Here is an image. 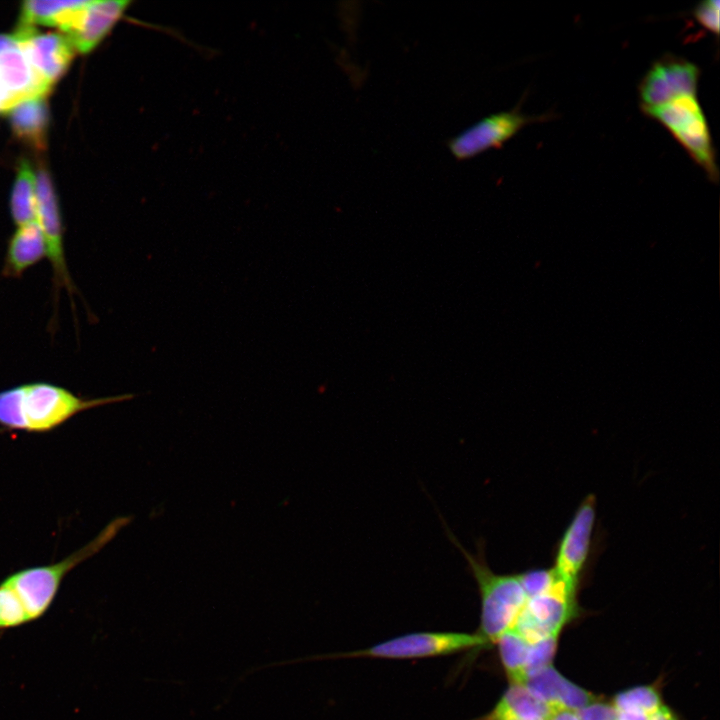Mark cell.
Segmentation results:
<instances>
[{
    "instance_id": "52a82bcc",
    "label": "cell",
    "mask_w": 720,
    "mask_h": 720,
    "mask_svg": "<svg viewBox=\"0 0 720 720\" xmlns=\"http://www.w3.org/2000/svg\"><path fill=\"white\" fill-rule=\"evenodd\" d=\"M36 213V221L44 236L47 258L52 268L55 298L61 289H65L72 297L76 289L65 256L60 207L50 176L44 169L36 173Z\"/></svg>"
},
{
    "instance_id": "7a4b0ae2",
    "label": "cell",
    "mask_w": 720,
    "mask_h": 720,
    "mask_svg": "<svg viewBox=\"0 0 720 720\" xmlns=\"http://www.w3.org/2000/svg\"><path fill=\"white\" fill-rule=\"evenodd\" d=\"M132 394L84 398L45 381L23 383L0 391V427L47 433L86 410L133 398Z\"/></svg>"
},
{
    "instance_id": "d4e9b609",
    "label": "cell",
    "mask_w": 720,
    "mask_h": 720,
    "mask_svg": "<svg viewBox=\"0 0 720 720\" xmlns=\"http://www.w3.org/2000/svg\"><path fill=\"white\" fill-rule=\"evenodd\" d=\"M546 720H580L576 711L567 708H552Z\"/></svg>"
},
{
    "instance_id": "cb8c5ba5",
    "label": "cell",
    "mask_w": 720,
    "mask_h": 720,
    "mask_svg": "<svg viewBox=\"0 0 720 720\" xmlns=\"http://www.w3.org/2000/svg\"><path fill=\"white\" fill-rule=\"evenodd\" d=\"M576 712L580 720H617V711L613 704L599 698Z\"/></svg>"
},
{
    "instance_id": "2e32d148",
    "label": "cell",
    "mask_w": 720,
    "mask_h": 720,
    "mask_svg": "<svg viewBox=\"0 0 720 720\" xmlns=\"http://www.w3.org/2000/svg\"><path fill=\"white\" fill-rule=\"evenodd\" d=\"M550 711V707L534 696L524 684H510L495 707L475 720L547 719Z\"/></svg>"
},
{
    "instance_id": "ba28073f",
    "label": "cell",
    "mask_w": 720,
    "mask_h": 720,
    "mask_svg": "<svg viewBox=\"0 0 720 720\" xmlns=\"http://www.w3.org/2000/svg\"><path fill=\"white\" fill-rule=\"evenodd\" d=\"M595 521L596 497L589 494L578 505L557 544L552 569L576 588L590 558Z\"/></svg>"
},
{
    "instance_id": "484cf974",
    "label": "cell",
    "mask_w": 720,
    "mask_h": 720,
    "mask_svg": "<svg viewBox=\"0 0 720 720\" xmlns=\"http://www.w3.org/2000/svg\"><path fill=\"white\" fill-rule=\"evenodd\" d=\"M650 720H680V718L669 707L663 705L651 716Z\"/></svg>"
},
{
    "instance_id": "6da1fadb",
    "label": "cell",
    "mask_w": 720,
    "mask_h": 720,
    "mask_svg": "<svg viewBox=\"0 0 720 720\" xmlns=\"http://www.w3.org/2000/svg\"><path fill=\"white\" fill-rule=\"evenodd\" d=\"M111 521L90 542L65 558L46 565L24 568L0 581V634L43 617L53 604L65 577L97 554L129 522Z\"/></svg>"
},
{
    "instance_id": "30bf717a",
    "label": "cell",
    "mask_w": 720,
    "mask_h": 720,
    "mask_svg": "<svg viewBox=\"0 0 720 720\" xmlns=\"http://www.w3.org/2000/svg\"><path fill=\"white\" fill-rule=\"evenodd\" d=\"M700 71L694 63L664 56L647 71L639 85L642 109L655 107L682 96L696 95Z\"/></svg>"
},
{
    "instance_id": "5b68a950",
    "label": "cell",
    "mask_w": 720,
    "mask_h": 720,
    "mask_svg": "<svg viewBox=\"0 0 720 720\" xmlns=\"http://www.w3.org/2000/svg\"><path fill=\"white\" fill-rule=\"evenodd\" d=\"M642 110L670 131L712 181L718 180L711 135L695 95L682 96Z\"/></svg>"
},
{
    "instance_id": "d6986e66",
    "label": "cell",
    "mask_w": 720,
    "mask_h": 720,
    "mask_svg": "<svg viewBox=\"0 0 720 720\" xmlns=\"http://www.w3.org/2000/svg\"><path fill=\"white\" fill-rule=\"evenodd\" d=\"M495 644L510 683L524 684L530 644L513 629L499 637Z\"/></svg>"
},
{
    "instance_id": "9a60e30c",
    "label": "cell",
    "mask_w": 720,
    "mask_h": 720,
    "mask_svg": "<svg viewBox=\"0 0 720 720\" xmlns=\"http://www.w3.org/2000/svg\"><path fill=\"white\" fill-rule=\"evenodd\" d=\"M45 257L46 244L37 221L18 226L8 239L1 274L6 278H20Z\"/></svg>"
},
{
    "instance_id": "4fadbf2b",
    "label": "cell",
    "mask_w": 720,
    "mask_h": 720,
    "mask_svg": "<svg viewBox=\"0 0 720 720\" xmlns=\"http://www.w3.org/2000/svg\"><path fill=\"white\" fill-rule=\"evenodd\" d=\"M51 87L17 44L0 54V113L25 100L44 98Z\"/></svg>"
},
{
    "instance_id": "e0dca14e",
    "label": "cell",
    "mask_w": 720,
    "mask_h": 720,
    "mask_svg": "<svg viewBox=\"0 0 720 720\" xmlns=\"http://www.w3.org/2000/svg\"><path fill=\"white\" fill-rule=\"evenodd\" d=\"M7 113L17 136L39 149L45 145L48 111L44 98L25 100Z\"/></svg>"
},
{
    "instance_id": "603a6c76",
    "label": "cell",
    "mask_w": 720,
    "mask_h": 720,
    "mask_svg": "<svg viewBox=\"0 0 720 720\" xmlns=\"http://www.w3.org/2000/svg\"><path fill=\"white\" fill-rule=\"evenodd\" d=\"M719 4V0H707L694 10L698 23L715 34L719 32Z\"/></svg>"
},
{
    "instance_id": "7c38bea8",
    "label": "cell",
    "mask_w": 720,
    "mask_h": 720,
    "mask_svg": "<svg viewBox=\"0 0 720 720\" xmlns=\"http://www.w3.org/2000/svg\"><path fill=\"white\" fill-rule=\"evenodd\" d=\"M130 3L129 0L84 1L63 33L75 51L90 52L111 31Z\"/></svg>"
},
{
    "instance_id": "4316f807",
    "label": "cell",
    "mask_w": 720,
    "mask_h": 720,
    "mask_svg": "<svg viewBox=\"0 0 720 720\" xmlns=\"http://www.w3.org/2000/svg\"><path fill=\"white\" fill-rule=\"evenodd\" d=\"M16 44H17V42H16L13 34L12 35L0 34V54L3 51L11 48L12 46H14Z\"/></svg>"
},
{
    "instance_id": "ac0fdd59",
    "label": "cell",
    "mask_w": 720,
    "mask_h": 720,
    "mask_svg": "<svg viewBox=\"0 0 720 720\" xmlns=\"http://www.w3.org/2000/svg\"><path fill=\"white\" fill-rule=\"evenodd\" d=\"M10 213L17 227L37 220L36 174L26 161L18 167L10 198Z\"/></svg>"
},
{
    "instance_id": "8fae6325",
    "label": "cell",
    "mask_w": 720,
    "mask_h": 720,
    "mask_svg": "<svg viewBox=\"0 0 720 720\" xmlns=\"http://www.w3.org/2000/svg\"><path fill=\"white\" fill-rule=\"evenodd\" d=\"M13 36L36 72L51 86L66 71L75 52L64 34L18 26Z\"/></svg>"
},
{
    "instance_id": "9c48e42d",
    "label": "cell",
    "mask_w": 720,
    "mask_h": 720,
    "mask_svg": "<svg viewBox=\"0 0 720 720\" xmlns=\"http://www.w3.org/2000/svg\"><path fill=\"white\" fill-rule=\"evenodd\" d=\"M517 108L486 116L446 141L457 161L474 158L485 151L501 147L524 126L535 121Z\"/></svg>"
},
{
    "instance_id": "ffe728a7",
    "label": "cell",
    "mask_w": 720,
    "mask_h": 720,
    "mask_svg": "<svg viewBox=\"0 0 720 720\" xmlns=\"http://www.w3.org/2000/svg\"><path fill=\"white\" fill-rule=\"evenodd\" d=\"M81 1H25L22 4L19 27L34 25L62 27L69 12Z\"/></svg>"
},
{
    "instance_id": "44dd1931",
    "label": "cell",
    "mask_w": 720,
    "mask_h": 720,
    "mask_svg": "<svg viewBox=\"0 0 720 720\" xmlns=\"http://www.w3.org/2000/svg\"><path fill=\"white\" fill-rule=\"evenodd\" d=\"M616 711H636L652 716L664 704L656 684L642 685L623 690L611 702Z\"/></svg>"
},
{
    "instance_id": "5bb4252c",
    "label": "cell",
    "mask_w": 720,
    "mask_h": 720,
    "mask_svg": "<svg viewBox=\"0 0 720 720\" xmlns=\"http://www.w3.org/2000/svg\"><path fill=\"white\" fill-rule=\"evenodd\" d=\"M524 685L550 709L562 707L578 711L598 698L562 676L552 665L529 676Z\"/></svg>"
},
{
    "instance_id": "7402d4cb",
    "label": "cell",
    "mask_w": 720,
    "mask_h": 720,
    "mask_svg": "<svg viewBox=\"0 0 720 720\" xmlns=\"http://www.w3.org/2000/svg\"><path fill=\"white\" fill-rule=\"evenodd\" d=\"M557 643L558 637H549L530 644L526 664V679L552 664Z\"/></svg>"
},
{
    "instance_id": "83f0119b",
    "label": "cell",
    "mask_w": 720,
    "mask_h": 720,
    "mask_svg": "<svg viewBox=\"0 0 720 720\" xmlns=\"http://www.w3.org/2000/svg\"><path fill=\"white\" fill-rule=\"evenodd\" d=\"M513 720H546V719H543V718H517V719H513Z\"/></svg>"
},
{
    "instance_id": "8992f818",
    "label": "cell",
    "mask_w": 720,
    "mask_h": 720,
    "mask_svg": "<svg viewBox=\"0 0 720 720\" xmlns=\"http://www.w3.org/2000/svg\"><path fill=\"white\" fill-rule=\"evenodd\" d=\"M478 634L459 632H416L389 639L369 648L344 652L343 658L418 659L488 648Z\"/></svg>"
},
{
    "instance_id": "3957f363",
    "label": "cell",
    "mask_w": 720,
    "mask_h": 720,
    "mask_svg": "<svg viewBox=\"0 0 720 720\" xmlns=\"http://www.w3.org/2000/svg\"><path fill=\"white\" fill-rule=\"evenodd\" d=\"M452 542L465 557L480 594L481 614L478 634L488 646L507 631L513 629L526 602L527 594L521 582L520 573L497 574L489 567L483 550L477 553L467 551L455 536L447 530Z\"/></svg>"
},
{
    "instance_id": "277c9868",
    "label": "cell",
    "mask_w": 720,
    "mask_h": 720,
    "mask_svg": "<svg viewBox=\"0 0 720 720\" xmlns=\"http://www.w3.org/2000/svg\"><path fill=\"white\" fill-rule=\"evenodd\" d=\"M577 592L578 588L555 573L554 580L544 591L527 596L513 630L529 644L559 637L562 629L579 615Z\"/></svg>"
}]
</instances>
